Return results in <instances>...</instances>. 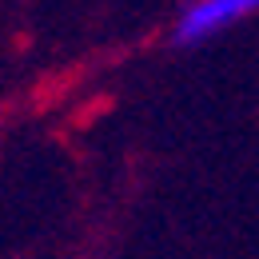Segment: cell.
Here are the masks:
<instances>
[{
  "label": "cell",
  "instance_id": "cell-1",
  "mask_svg": "<svg viewBox=\"0 0 259 259\" xmlns=\"http://www.w3.org/2000/svg\"><path fill=\"white\" fill-rule=\"evenodd\" d=\"M259 12V0H188L171 24V40L180 48H195L207 40H220L224 32L239 28Z\"/></svg>",
  "mask_w": 259,
  "mask_h": 259
}]
</instances>
